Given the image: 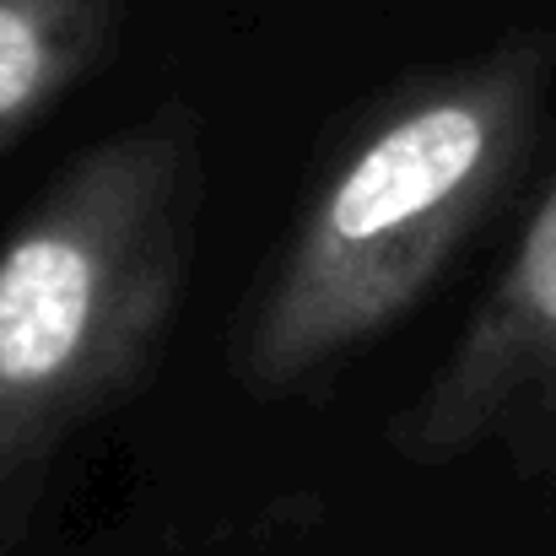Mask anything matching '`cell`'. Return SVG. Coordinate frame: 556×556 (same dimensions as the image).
<instances>
[{"label": "cell", "instance_id": "obj_1", "mask_svg": "<svg viewBox=\"0 0 556 556\" xmlns=\"http://www.w3.org/2000/svg\"><path fill=\"white\" fill-rule=\"evenodd\" d=\"M546 49L503 43L389 92L325 174L249 303L238 372L292 394L394 330L492 216L541 130Z\"/></svg>", "mask_w": 556, "mask_h": 556}, {"label": "cell", "instance_id": "obj_2", "mask_svg": "<svg viewBox=\"0 0 556 556\" xmlns=\"http://www.w3.org/2000/svg\"><path fill=\"white\" fill-rule=\"evenodd\" d=\"M200 141L185 109L81 152L0 243V556L71 438L152 368L189 281Z\"/></svg>", "mask_w": 556, "mask_h": 556}, {"label": "cell", "instance_id": "obj_3", "mask_svg": "<svg viewBox=\"0 0 556 556\" xmlns=\"http://www.w3.org/2000/svg\"><path fill=\"white\" fill-rule=\"evenodd\" d=\"M519 432H556V185L530 211L454 352L394 416L405 459H459Z\"/></svg>", "mask_w": 556, "mask_h": 556}, {"label": "cell", "instance_id": "obj_4", "mask_svg": "<svg viewBox=\"0 0 556 556\" xmlns=\"http://www.w3.org/2000/svg\"><path fill=\"white\" fill-rule=\"evenodd\" d=\"M119 38V0H0V147L81 87Z\"/></svg>", "mask_w": 556, "mask_h": 556}]
</instances>
